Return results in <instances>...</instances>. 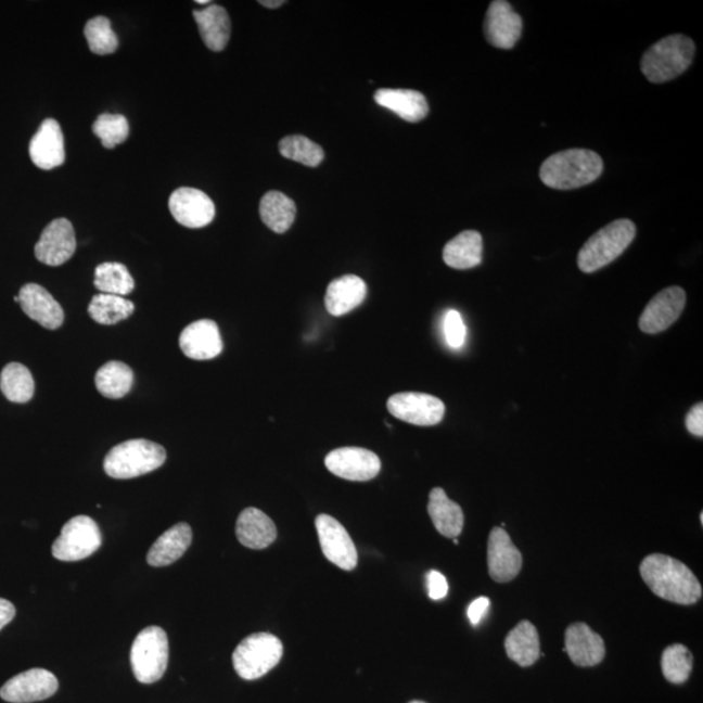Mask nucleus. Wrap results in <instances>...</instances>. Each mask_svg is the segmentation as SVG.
Instances as JSON below:
<instances>
[{
    "label": "nucleus",
    "instance_id": "nucleus-1",
    "mask_svg": "<svg viewBox=\"0 0 703 703\" xmlns=\"http://www.w3.org/2000/svg\"><path fill=\"white\" fill-rule=\"evenodd\" d=\"M640 573L655 596L668 602L689 605L702 598V586L680 560L653 553L642 560Z\"/></svg>",
    "mask_w": 703,
    "mask_h": 703
},
{
    "label": "nucleus",
    "instance_id": "nucleus-2",
    "mask_svg": "<svg viewBox=\"0 0 703 703\" xmlns=\"http://www.w3.org/2000/svg\"><path fill=\"white\" fill-rule=\"evenodd\" d=\"M602 172L601 155L588 149H570L547 158L539 178L547 187L568 191L591 184Z\"/></svg>",
    "mask_w": 703,
    "mask_h": 703
},
{
    "label": "nucleus",
    "instance_id": "nucleus-3",
    "mask_svg": "<svg viewBox=\"0 0 703 703\" xmlns=\"http://www.w3.org/2000/svg\"><path fill=\"white\" fill-rule=\"evenodd\" d=\"M695 44L687 36L664 37L644 52L641 71L650 82L662 84L683 74L693 62Z\"/></svg>",
    "mask_w": 703,
    "mask_h": 703
},
{
    "label": "nucleus",
    "instance_id": "nucleus-4",
    "mask_svg": "<svg viewBox=\"0 0 703 703\" xmlns=\"http://www.w3.org/2000/svg\"><path fill=\"white\" fill-rule=\"evenodd\" d=\"M166 449L146 439H130L115 446L104 459V472L115 480H130L165 464Z\"/></svg>",
    "mask_w": 703,
    "mask_h": 703
},
{
    "label": "nucleus",
    "instance_id": "nucleus-5",
    "mask_svg": "<svg viewBox=\"0 0 703 703\" xmlns=\"http://www.w3.org/2000/svg\"><path fill=\"white\" fill-rule=\"evenodd\" d=\"M636 238V226L629 219H618L602 228L586 241L578 253L579 270L596 272L614 263Z\"/></svg>",
    "mask_w": 703,
    "mask_h": 703
},
{
    "label": "nucleus",
    "instance_id": "nucleus-6",
    "mask_svg": "<svg viewBox=\"0 0 703 703\" xmlns=\"http://www.w3.org/2000/svg\"><path fill=\"white\" fill-rule=\"evenodd\" d=\"M283 656V644L270 634H254L234 649L232 661L241 679L257 680L277 666Z\"/></svg>",
    "mask_w": 703,
    "mask_h": 703
},
{
    "label": "nucleus",
    "instance_id": "nucleus-7",
    "mask_svg": "<svg viewBox=\"0 0 703 703\" xmlns=\"http://www.w3.org/2000/svg\"><path fill=\"white\" fill-rule=\"evenodd\" d=\"M168 664V638L161 627H148L137 635L130 649V666L137 680L153 683L162 679Z\"/></svg>",
    "mask_w": 703,
    "mask_h": 703
},
{
    "label": "nucleus",
    "instance_id": "nucleus-8",
    "mask_svg": "<svg viewBox=\"0 0 703 703\" xmlns=\"http://www.w3.org/2000/svg\"><path fill=\"white\" fill-rule=\"evenodd\" d=\"M102 534L93 519L76 516L63 526L61 536L52 545V555L61 562H78L100 549Z\"/></svg>",
    "mask_w": 703,
    "mask_h": 703
},
{
    "label": "nucleus",
    "instance_id": "nucleus-9",
    "mask_svg": "<svg viewBox=\"0 0 703 703\" xmlns=\"http://www.w3.org/2000/svg\"><path fill=\"white\" fill-rule=\"evenodd\" d=\"M391 414L416 426H434L443 420L446 406L438 397L422 393H399L389 397Z\"/></svg>",
    "mask_w": 703,
    "mask_h": 703
},
{
    "label": "nucleus",
    "instance_id": "nucleus-10",
    "mask_svg": "<svg viewBox=\"0 0 703 703\" xmlns=\"http://www.w3.org/2000/svg\"><path fill=\"white\" fill-rule=\"evenodd\" d=\"M324 464L336 477L357 482L375 478L382 466L374 452L358 447L334 449L325 456Z\"/></svg>",
    "mask_w": 703,
    "mask_h": 703
},
{
    "label": "nucleus",
    "instance_id": "nucleus-11",
    "mask_svg": "<svg viewBox=\"0 0 703 703\" xmlns=\"http://www.w3.org/2000/svg\"><path fill=\"white\" fill-rule=\"evenodd\" d=\"M316 527L324 557L344 571L356 568L358 555L354 540L345 527L329 514H319Z\"/></svg>",
    "mask_w": 703,
    "mask_h": 703
},
{
    "label": "nucleus",
    "instance_id": "nucleus-12",
    "mask_svg": "<svg viewBox=\"0 0 703 703\" xmlns=\"http://www.w3.org/2000/svg\"><path fill=\"white\" fill-rule=\"evenodd\" d=\"M57 688L54 674L43 668H31L7 681L0 689V696L11 703H30L50 699Z\"/></svg>",
    "mask_w": 703,
    "mask_h": 703
},
{
    "label": "nucleus",
    "instance_id": "nucleus-13",
    "mask_svg": "<svg viewBox=\"0 0 703 703\" xmlns=\"http://www.w3.org/2000/svg\"><path fill=\"white\" fill-rule=\"evenodd\" d=\"M686 304V291L681 286H668L651 298L638 325L644 334H657L667 330L679 319Z\"/></svg>",
    "mask_w": 703,
    "mask_h": 703
},
{
    "label": "nucleus",
    "instance_id": "nucleus-14",
    "mask_svg": "<svg viewBox=\"0 0 703 703\" xmlns=\"http://www.w3.org/2000/svg\"><path fill=\"white\" fill-rule=\"evenodd\" d=\"M76 247L74 226L68 219L59 218L44 228L41 239L36 244L35 253L39 263L61 266L74 256Z\"/></svg>",
    "mask_w": 703,
    "mask_h": 703
},
{
    "label": "nucleus",
    "instance_id": "nucleus-15",
    "mask_svg": "<svg viewBox=\"0 0 703 703\" xmlns=\"http://www.w3.org/2000/svg\"><path fill=\"white\" fill-rule=\"evenodd\" d=\"M487 565L494 581L510 583L523 568V555L503 527H494L488 536Z\"/></svg>",
    "mask_w": 703,
    "mask_h": 703
},
{
    "label": "nucleus",
    "instance_id": "nucleus-16",
    "mask_svg": "<svg viewBox=\"0 0 703 703\" xmlns=\"http://www.w3.org/2000/svg\"><path fill=\"white\" fill-rule=\"evenodd\" d=\"M168 206L175 220L188 228L206 227L215 218L213 200L199 189H176L169 197Z\"/></svg>",
    "mask_w": 703,
    "mask_h": 703
},
{
    "label": "nucleus",
    "instance_id": "nucleus-17",
    "mask_svg": "<svg viewBox=\"0 0 703 703\" xmlns=\"http://www.w3.org/2000/svg\"><path fill=\"white\" fill-rule=\"evenodd\" d=\"M484 29L487 42L494 48L511 50L523 33V18L506 0H495L488 5Z\"/></svg>",
    "mask_w": 703,
    "mask_h": 703
},
{
    "label": "nucleus",
    "instance_id": "nucleus-18",
    "mask_svg": "<svg viewBox=\"0 0 703 703\" xmlns=\"http://www.w3.org/2000/svg\"><path fill=\"white\" fill-rule=\"evenodd\" d=\"M179 343L182 354L197 361L213 360L223 350L218 324L212 319H200L187 325Z\"/></svg>",
    "mask_w": 703,
    "mask_h": 703
},
{
    "label": "nucleus",
    "instance_id": "nucleus-19",
    "mask_svg": "<svg viewBox=\"0 0 703 703\" xmlns=\"http://www.w3.org/2000/svg\"><path fill=\"white\" fill-rule=\"evenodd\" d=\"M18 304L26 316L44 329L56 330L64 322L61 304L41 285L25 284L18 292Z\"/></svg>",
    "mask_w": 703,
    "mask_h": 703
},
{
    "label": "nucleus",
    "instance_id": "nucleus-20",
    "mask_svg": "<svg viewBox=\"0 0 703 703\" xmlns=\"http://www.w3.org/2000/svg\"><path fill=\"white\" fill-rule=\"evenodd\" d=\"M29 155L31 162L44 171L62 166L65 149L61 124L54 119L43 120L37 133L33 136Z\"/></svg>",
    "mask_w": 703,
    "mask_h": 703
},
{
    "label": "nucleus",
    "instance_id": "nucleus-21",
    "mask_svg": "<svg viewBox=\"0 0 703 703\" xmlns=\"http://www.w3.org/2000/svg\"><path fill=\"white\" fill-rule=\"evenodd\" d=\"M564 651L578 667L597 666L605 655L603 638L585 623H575L566 628Z\"/></svg>",
    "mask_w": 703,
    "mask_h": 703
},
{
    "label": "nucleus",
    "instance_id": "nucleus-22",
    "mask_svg": "<svg viewBox=\"0 0 703 703\" xmlns=\"http://www.w3.org/2000/svg\"><path fill=\"white\" fill-rule=\"evenodd\" d=\"M240 544L252 550H264L277 539L278 531L273 521L257 508H245L237 523Z\"/></svg>",
    "mask_w": 703,
    "mask_h": 703
},
{
    "label": "nucleus",
    "instance_id": "nucleus-23",
    "mask_svg": "<svg viewBox=\"0 0 703 703\" xmlns=\"http://www.w3.org/2000/svg\"><path fill=\"white\" fill-rule=\"evenodd\" d=\"M367 292V283L360 277L344 276L332 280L325 292V309L334 317L348 315L363 303Z\"/></svg>",
    "mask_w": 703,
    "mask_h": 703
},
{
    "label": "nucleus",
    "instance_id": "nucleus-24",
    "mask_svg": "<svg viewBox=\"0 0 703 703\" xmlns=\"http://www.w3.org/2000/svg\"><path fill=\"white\" fill-rule=\"evenodd\" d=\"M374 100L380 106L393 111L402 120L419 123L429 114V104L425 95L420 91L409 89H380L374 94Z\"/></svg>",
    "mask_w": 703,
    "mask_h": 703
},
{
    "label": "nucleus",
    "instance_id": "nucleus-25",
    "mask_svg": "<svg viewBox=\"0 0 703 703\" xmlns=\"http://www.w3.org/2000/svg\"><path fill=\"white\" fill-rule=\"evenodd\" d=\"M192 527L179 523L156 539L148 553V563L152 566H166L178 562L192 544Z\"/></svg>",
    "mask_w": 703,
    "mask_h": 703
},
{
    "label": "nucleus",
    "instance_id": "nucleus-26",
    "mask_svg": "<svg viewBox=\"0 0 703 703\" xmlns=\"http://www.w3.org/2000/svg\"><path fill=\"white\" fill-rule=\"evenodd\" d=\"M427 512L435 529L447 538H458L464 527L461 507L447 497L443 488L435 487L429 497Z\"/></svg>",
    "mask_w": 703,
    "mask_h": 703
},
{
    "label": "nucleus",
    "instance_id": "nucleus-27",
    "mask_svg": "<svg viewBox=\"0 0 703 703\" xmlns=\"http://www.w3.org/2000/svg\"><path fill=\"white\" fill-rule=\"evenodd\" d=\"M193 17L199 25L202 41L213 51L226 49L231 36V20L223 7L207 5L206 9L194 11Z\"/></svg>",
    "mask_w": 703,
    "mask_h": 703
},
{
    "label": "nucleus",
    "instance_id": "nucleus-28",
    "mask_svg": "<svg viewBox=\"0 0 703 703\" xmlns=\"http://www.w3.org/2000/svg\"><path fill=\"white\" fill-rule=\"evenodd\" d=\"M508 657L521 667L533 666L540 656L539 635L531 622H520L504 642Z\"/></svg>",
    "mask_w": 703,
    "mask_h": 703
},
{
    "label": "nucleus",
    "instance_id": "nucleus-29",
    "mask_svg": "<svg viewBox=\"0 0 703 703\" xmlns=\"http://www.w3.org/2000/svg\"><path fill=\"white\" fill-rule=\"evenodd\" d=\"M481 233L477 231H464L453 238L443 250V260L446 265L456 270H468L482 263Z\"/></svg>",
    "mask_w": 703,
    "mask_h": 703
},
{
    "label": "nucleus",
    "instance_id": "nucleus-30",
    "mask_svg": "<svg viewBox=\"0 0 703 703\" xmlns=\"http://www.w3.org/2000/svg\"><path fill=\"white\" fill-rule=\"evenodd\" d=\"M259 215L266 227L276 233L290 230L296 218V205L293 200L278 191L267 192L259 204Z\"/></svg>",
    "mask_w": 703,
    "mask_h": 703
},
{
    "label": "nucleus",
    "instance_id": "nucleus-31",
    "mask_svg": "<svg viewBox=\"0 0 703 703\" xmlns=\"http://www.w3.org/2000/svg\"><path fill=\"white\" fill-rule=\"evenodd\" d=\"M95 386L108 399H120L133 386V371L127 363L110 361L97 371Z\"/></svg>",
    "mask_w": 703,
    "mask_h": 703
},
{
    "label": "nucleus",
    "instance_id": "nucleus-32",
    "mask_svg": "<svg viewBox=\"0 0 703 703\" xmlns=\"http://www.w3.org/2000/svg\"><path fill=\"white\" fill-rule=\"evenodd\" d=\"M35 380L28 368L18 362H11L0 374V389L12 402H28L35 395Z\"/></svg>",
    "mask_w": 703,
    "mask_h": 703
},
{
    "label": "nucleus",
    "instance_id": "nucleus-33",
    "mask_svg": "<svg viewBox=\"0 0 703 703\" xmlns=\"http://www.w3.org/2000/svg\"><path fill=\"white\" fill-rule=\"evenodd\" d=\"M94 285L101 293L124 297L133 292L135 280L126 266L106 263L97 266Z\"/></svg>",
    "mask_w": 703,
    "mask_h": 703
},
{
    "label": "nucleus",
    "instance_id": "nucleus-34",
    "mask_svg": "<svg viewBox=\"0 0 703 703\" xmlns=\"http://www.w3.org/2000/svg\"><path fill=\"white\" fill-rule=\"evenodd\" d=\"M89 316L100 324H115L133 315L135 304L122 296L100 293L91 298Z\"/></svg>",
    "mask_w": 703,
    "mask_h": 703
},
{
    "label": "nucleus",
    "instance_id": "nucleus-35",
    "mask_svg": "<svg viewBox=\"0 0 703 703\" xmlns=\"http://www.w3.org/2000/svg\"><path fill=\"white\" fill-rule=\"evenodd\" d=\"M279 152L284 158L302 163V165L309 167L321 165L324 156L321 146L299 135L284 137L279 142Z\"/></svg>",
    "mask_w": 703,
    "mask_h": 703
},
{
    "label": "nucleus",
    "instance_id": "nucleus-36",
    "mask_svg": "<svg viewBox=\"0 0 703 703\" xmlns=\"http://www.w3.org/2000/svg\"><path fill=\"white\" fill-rule=\"evenodd\" d=\"M693 668V656L681 643L670 644L663 651L662 670L666 680L673 683H683L689 679Z\"/></svg>",
    "mask_w": 703,
    "mask_h": 703
},
{
    "label": "nucleus",
    "instance_id": "nucleus-37",
    "mask_svg": "<svg viewBox=\"0 0 703 703\" xmlns=\"http://www.w3.org/2000/svg\"><path fill=\"white\" fill-rule=\"evenodd\" d=\"M84 33L91 52L97 55H110L119 48V39L111 28V22L107 17L97 16L89 20L85 25Z\"/></svg>",
    "mask_w": 703,
    "mask_h": 703
},
{
    "label": "nucleus",
    "instance_id": "nucleus-38",
    "mask_svg": "<svg viewBox=\"0 0 703 703\" xmlns=\"http://www.w3.org/2000/svg\"><path fill=\"white\" fill-rule=\"evenodd\" d=\"M93 132L106 149H114L128 139L129 124L126 116L102 114L93 124Z\"/></svg>",
    "mask_w": 703,
    "mask_h": 703
},
{
    "label": "nucleus",
    "instance_id": "nucleus-39",
    "mask_svg": "<svg viewBox=\"0 0 703 703\" xmlns=\"http://www.w3.org/2000/svg\"><path fill=\"white\" fill-rule=\"evenodd\" d=\"M445 336L449 347L459 349L464 345L466 328L458 310H448L445 318Z\"/></svg>",
    "mask_w": 703,
    "mask_h": 703
},
{
    "label": "nucleus",
    "instance_id": "nucleus-40",
    "mask_svg": "<svg viewBox=\"0 0 703 703\" xmlns=\"http://www.w3.org/2000/svg\"><path fill=\"white\" fill-rule=\"evenodd\" d=\"M429 597L433 601H440L448 595L447 578L438 571H430L426 576Z\"/></svg>",
    "mask_w": 703,
    "mask_h": 703
},
{
    "label": "nucleus",
    "instance_id": "nucleus-41",
    "mask_svg": "<svg viewBox=\"0 0 703 703\" xmlns=\"http://www.w3.org/2000/svg\"><path fill=\"white\" fill-rule=\"evenodd\" d=\"M686 426L690 434H693L694 436H699V438H702L703 436V404L702 402L695 404V406L689 410L686 417Z\"/></svg>",
    "mask_w": 703,
    "mask_h": 703
},
{
    "label": "nucleus",
    "instance_id": "nucleus-42",
    "mask_svg": "<svg viewBox=\"0 0 703 703\" xmlns=\"http://www.w3.org/2000/svg\"><path fill=\"white\" fill-rule=\"evenodd\" d=\"M490 599L486 597H480L475 599L468 608V618L471 621L474 627L482 622V618L487 614L488 609H490Z\"/></svg>",
    "mask_w": 703,
    "mask_h": 703
},
{
    "label": "nucleus",
    "instance_id": "nucleus-43",
    "mask_svg": "<svg viewBox=\"0 0 703 703\" xmlns=\"http://www.w3.org/2000/svg\"><path fill=\"white\" fill-rule=\"evenodd\" d=\"M15 615V605H13L10 601H5V599L0 598V630H2L7 624H10Z\"/></svg>",
    "mask_w": 703,
    "mask_h": 703
},
{
    "label": "nucleus",
    "instance_id": "nucleus-44",
    "mask_svg": "<svg viewBox=\"0 0 703 703\" xmlns=\"http://www.w3.org/2000/svg\"><path fill=\"white\" fill-rule=\"evenodd\" d=\"M285 2L283 0H260L259 4L266 7V9H279L280 5H283Z\"/></svg>",
    "mask_w": 703,
    "mask_h": 703
},
{
    "label": "nucleus",
    "instance_id": "nucleus-45",
    "mask_svg": "<svg viewBox=\"0 0 703 703\" xmlns=\"http://www.w3.org/2000/svg\"><path fill=\"white\" fill-rule=\"evenodd\" d=\"M195 3H197V4H210V2H207V0H197V2H195Z\"/></svg>",
    "mask_w": 703,
    "mask_h": 703
},
{
    "label": "nucleus",
    "instance_id": "nucleus-46",
    "mask_svg": "<svg viewBox=\"0 0 703 703\" xmlns=\"http://www.w3.org/2000/svg\"><path fill=\"white\" fill-rule=\"evenodd\" d=\"M410 703H426V702H422V701H413V702H410Z\"/></svg>",
    "mask_w": 703,
    "mask_h": 703
}]
</instances>
